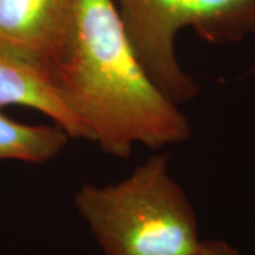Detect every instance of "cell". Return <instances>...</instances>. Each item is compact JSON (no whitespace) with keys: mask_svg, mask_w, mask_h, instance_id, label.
<instances>
[{"mask_svg":"<svg viewBox=\"0 0 255 255\" xmlns=\"http://www.w3.org/2000/svg\"><path fill=\"white\" fill-rule=\"evenodd\" d=\"M74 206L104 255H191L203 241L166 153L147 157L117 183H84Z\"/></svg>","mask_w":255,"mask_h":255,"instance_id":"7a4b0ae2","label":"cell"},{"mask_svg":"<svg viewBox=\"0 0 255 255\" xmlns=\"http://www.w3.org/2000/svg\"><path fill=\"white\" fill-rule=\"evenodd\" d=\"M71 137L58 125H30L7 118L0 108V160L47 163Z\"/></svg>","mask_w":255,"mask_h":255,"instance_id":"8992f818","label":"cell"},{"mask_svg":"<svg viewBox=\"0 0 255 255\" xmlns=\"http://www.w3.org/2000/svg\"><path fill=\"white\" fill-rule=\"evenodd\" d=\"M91 142L115 157L135 145H180L191 136L180 105L137 60L114 0H78L71 41L51 75Z\"/></svg>","mask_w":255,"mask_h":255,"instance_id":"6da1fadb","label":"cell"},{"mask_svg":"<svg viewBox=\"0 0 255 255\" xmlns=\"http://www.w3.org/2000/svg\"><path fill=\"white\" fill-rule=\"evenodd\" d=\"M253 73H255V65H254V68H253Z\"/></svg>","mask_w":255,"mask_h":255,"instance_id":"ba28073f","label":"cell"},{"mask_svg":"<svg viewBox=\"0 0 255 255\" xmlns=\"http://www.w3.org/2000/svg\"><path fill=\"white\" fill-rule=\"evenodd\" d=\"M23 107L46 115L71 139L91 137L65 104L51 75L20 55L0 47V108Z\"/></svg>","mask_w":255,"mask_h":255,"instance_id":"5b68a950","label":"cell"},{"mask_svg":"<svg viewBox=\"0 0 255 255\" xmlns=\"http://www.w3.org/2000/svg\"><path fill=\"white\" fill-rule=\"evenodd\" d=\"M117 7L137 60L179 105L200 91L176 54L180 30L191 28L216 44L243 41L255 33V0H118Z\"/></svg>","mask_w":255,"mask_h":255,"instance_id":"3957f363","label":"cell"},{"mask_svg":"<svg viewBox=\"0 0 255 255\" xmlns=\"http://www.w3.org/2000/svg\"><path fill=\"white\" fill-rule=\"evenodd\" d=\"M78 0H0V47L50 75L71 41Z\"/></svg>","mask_w":255,"mask_h":255,"instance_id":"277c9868","label":"cell"},{"mask_svg":"<svg viewBox=\"0 0 255 255\" xmlns=\"http://www.w3.org/2000/svg\"><path fill=\"white\" fill-rule=\"evenodd\" d=\"M191 255H240V251L224 240H210L201 241L199 250Z\"/></svg>","mask_w":255,"mask_h":255,"instance_id":"52a82bcc","label":"cell"}]
</instances>
